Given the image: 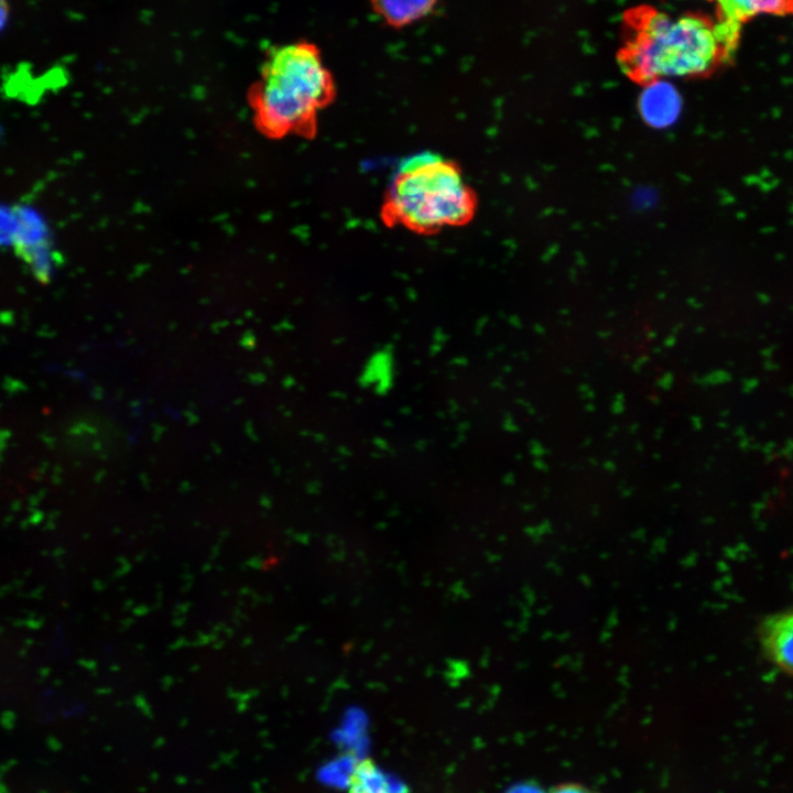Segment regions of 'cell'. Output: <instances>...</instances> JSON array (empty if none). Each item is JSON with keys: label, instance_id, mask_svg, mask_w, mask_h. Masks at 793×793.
<instances>
[{"label": "cell", "instance_id": "cell-1", "mask_svg": "<svg viewBox=\"0 0 793 793\" xmlns=\"http://www.w3.org/2000/svg\"><path fill=\"white\" fill-rule=\"evenodd\" d=\"M621 26L618 66L632 83L647 87L670 78H704L725 68L734 59L742 25L641 4L624 11Z\"/></svg>", "mask_w": 793, "mask_h": 793}, {"label": "cell", "instance_id": "cell-2", "mask_svg": "<svg viewBox=\"0 0 793 793\" xmlns=\"http://www.w3.org/2000/svg\"><path fill=\"white\" fill-rule=\"evenodd\" d=\"M335 97L319 47L303 40L271 47L250 91L256 126L273 140L313 139L319 113Z\"/></svg>", "mask_w": 793, "mask_h": 793}, {"label": "cell", "instance_id": "cell-3", "mask_svg": "<svg viewBox=\"0 0 793 793\" xmlns=\"http://www.w3.org/2000/svg\"><path fill=\"white\" fill-rule=\"evenodd\" d=\"M478 204V195L459 164L426 151L399 164L384 194L380 217L387 227L431 236L468 225Z\"/></svg>", "mask_w": 793, "mask_h": 793}, {"label": "cell", "instance_id": "cell-4", "mask_svg": "<svg viewBox=\"0 0 793 793\" xmlns=\"http://www.w3.org/2000/svg\"><path fill=\"white\" fill-rule=\"evenodd\" d=\"M10 242L17 254L32 269L40 282H47L54 264L42 219L22 206L10 209Z\"/></svg>", "mask_w": 793, "mask_h": 793}, {"label": "cell", "instance_id": "cell-5", "mask_svg": "<svg viewBox=\"0 0 793 793\" xmlns=\"http://www.w3.org/2000/svg\"><path fill=\"white\" fill-rule=\"evenodd\" d=\"M760 642L768 659L793 676V608L775 613L763 622Z\"/></svg>", "mask_w": 793, "mask_h": 793}, {"label": "cell", "instance_id": "cell-6", "mask_svg": "<svg viewBox=\"0 0 793 793\" xmlns=\"http://www.w3.org/2000/svg\"><path fill=\"white\" fill-rule=\"evenodd\" d=\"M347 793H411L402 781L389 775L372 758L356 761L347 776Z\"/></svg>", "mask_w": 793, "mask_h": 793}, {"label": "cell", "instance_id": "cell-7", "mask_svg": "<svg viewBox=\"0 0 793 793\" xmlns=\"http://www.w3.org/2000/svg\"><path fill=\"white\" fill-rule=\"evenodd\" d=\"M716 8V17L742 25L761 15H793V0H709Z\"/></svg>", "mask_w": 793, "mask_h": 793}, {"label": "cell", "instance_id": "cell-8", "mask_svg": "<svg viewBox=\"0 0 793 793\" xmlns=\"http://www.w3.org/2000/svg\"><path fill=\"white\" fill-rule=\"evenodd\" d=\"M372 11L388 26L399 30L427 17L438 0H369Z\"/></svg>", "mask_w": 793, "mask_h": 793}, {"label": "cell", "instance_id": "cell-9", "mask_svg": "<svg viewBox=\"0 0 793 793\" xmlns=\"http://www.w3.org/2000/svg\"><path fill=\"white\" fill-rule=\"evenodd\" d=\"M504 793H545V791L537 783L525 781L513 784Z\"/></svg>", "mask_w": 793, "mask_h": 793}, {"label": "cell", "instance_id": "cell-10", "mask_svg": "<svg viewBox=\"0 0 793 793\" xmlns=\"http://www.w3.org/2000/svg\"><path fill=\"white\" fill-rule=\"evenodd\" d=\"M548 793H596L588 787L575 784V783H566V784H560L557 786H554Z\"/></svg>", "mask_w": 793, "mask_h": 793}]
</instances>
